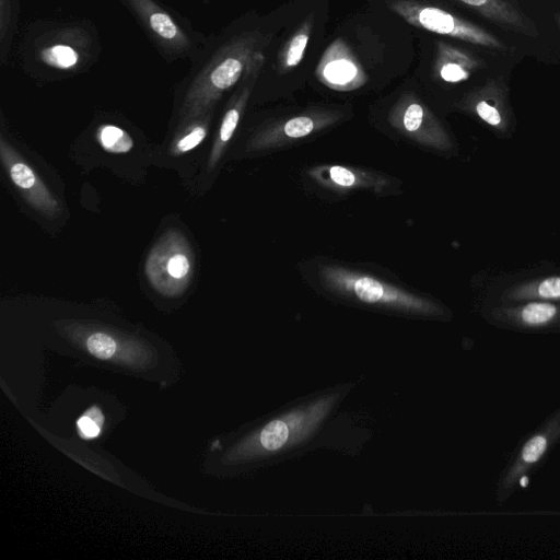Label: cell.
Segmentation results:
<instances>
[{"instance_id": "6da1fadb", "label": "cell", "mask_w": 560, "mask_h": 560, "mask_svg": "<svg viewBox=\"0 0 560 560\" xmlns=\"http://www.w3.org/2000/svg\"><path fill=\"white\" fill-rule=\"evenodd\" d=\"M273 35L258 27H232L209 35L190 61L176 92L178 126L213 110L223 94L235 86L254 57L264 52Z\"/></svg>"}, {"instance_id": "7a4b0ae2", "label": "cell", "mask_w": 560, "mask_h": 560, "mask_svg": "<svg viewBox=\"0 0 560 560\" xmlns=\"http://www.w3.org/2000/svg\"><path fill=\"white\" fill-rule=\"evenodd\" d=\"M102 43L89 19H39L30 22L19 42L20 66L34 80L55 81L89 72Z\"/></svg>"}, {"instance_id": "3957f363", "label": "cell", "mask_w": 560, "mask_h": 560, "mask_svg": "<svg viewBox=\"0 0 560 560\" xmlns=\"http://www.w3.org/2000/svg\"><path fill=\"white\" fill-rule=\"evenodd\" d=\"M388 8L415 27L453 38L513 67L529 49L501 30L467 20L440 7L416 0H390Z\"/></svg>"}, {"instance_id": "277c9868", "label": "cell", "mask_w": 560, "mask_h": 560, "mask_svg": "<svg viewBox=\"0 0 560 560\" xmlns=\"http://www.w3.org/2000/svg\"><path fill=\"white\" fill-rule=\"evenodd\" d=\"M132 15L151 45L165 62L191 61L209 35L161 0H118Z\"/></svg>"}, {"instance_id": "5b68a950", "label": "cell", "mask_w": 560, "mask_h": 560, "mask_svg": "<svg viewBox=\"0 0 560 560\" xmlns=\"http://www.w3.org/2000/svg\"><path fill=\"white\" fill-rule=\"evenodd\" d=\"M194 265V252L187 237L178 230L168 229L148 254L144 273L155 292L175 298L188 288Z\"/></svg>"}, {"instance_id": "8992f818", "label": "cell", "mask_w": 560, "mask_h": 560, "mask_svg": "<svg viewBox=\"0 0 560 560\" xmlns=\"http://www.w3.org/2000/svg\"><path fill=\"white\" fill-rule=\"evenodd\" d=\"M471 11L487 24L515 37L528 48L542 52L548 47L547 34L537 15L520 0H453Z\"/></svg>"}, {"instance_id": "52a82bcc", "label": "cell", "mask_w": 560, "mask_h": 560, "mask_svg": "<svg viewBox=\"0 0 560 560\" xmlns=\"http://www.w3.org/2000/svg\"><path fill=\"white\" fill-rule=\"evenodd\" d=\"M560 442V407L520 445L502 471L495 488L498 503L506 502L528 474L539 467Z\"/></svg>"}, {"instance_id": "ba28073f", "label": "cell", "mask_w": 560, "mask_h": 560, "mask_svg": "<svg viewBox=\"0 0 560 560\" xmlns=\"http://www.w3.org/2000/svg\"><path fill=\"white\" fill-rule=\"evenodd\" d=\"M486 320L499 328L522 332H560V302L527 300L491 303L486 306Z\"/></svg>"}, {"instance_id": "9c48e42d", "label": "cell", "mask_w": 560, "mask_h": 560, "mask_svg": "<svg viewBox=\"0 0 560 560\" xmlns=\"http://www.w3.org/2000/svg\"><path fill=\"white\" fill-rule=\"evenodd\" d=\"M509 75L493 77L467 92L463 106L489 127L497 137H511L515 129V116L509 96Z\"/></svg>"}, {"instance_id": "30bf717a", "label": "cell", "mask_w": 560, "mask_h": 560, "mask_svg": "<svg viewBox=\"0 0 560 560\" xmlns=\"http://www.w3.org/2000/svg\"><path fill=\"white\" fill-rule=\"evenodd\" d=\"M324 276L336 288L351 292L365 303H382L420 310V312L425 313L439 311L434 304L428 301L368 276L357 275L338 268H327Z\"/></svg>"}, {"instance_id": "8fae6325", "label": "cell", "mask_w": 560, "mask_h": 560, "mask_svg": "<svg viewBox=\"0 0 560 560\" xmlns=\"http://www.w3.org/2000/svg\"><path fill=\"white\" fill-rule=\"evenodd\" d=\"M0 156L10 180L31 207L48 218L57 217L61 211L59 201L3 136L0 138Z\"/></svg>"}, {"instance_id": "7c38bea8", "label": "cell", "mask_w": 560, "mask_h": 560, "mask_svg": "<svg viewBox=\"0 0 560 560\" xmlns=\"http://www.w3.org/2000/svg\"><path fill=\"white\" fill-rule=\"evenodd\" d=\"M315 73L323 84L339 91L358 89L368 79L361 63L341 38L334 40L325 50Z\"/></svg>"}, {"instance_id": "4fadbf2b", "label": "cell", "mask_w": 560, "mask_h": 560, "mask_svg": "<svg viewBox=\"0 0 560 560\" xmlns=\"http://www.w3.org/2000/svg\"><path fill=\"white\" fill-rule=\"evenodd\" d=\"M265 62L264 52L257 54L248 66L237 90L231 97L229 106L222 116L219 131L208 160V167L212 168L220 160L225 145L233 137L252 91L258 80Z\"/></svg>"}, {"instance_id": "5bb4252c", "label": "cell", "mask_w": 560, "mask_h": 560, "mask_svg": "<svg viewBox=\"0 0 560 560\" xmlns=\"http://www.w3.org/2000/svg\"><path fill=\"white\" fill-rule=\"evenodd\" d=\"M67 335L75 340L90 357L100 360H113L117 354L129 352L132 340L105 327L71 324L65 327Z\"/></svg>"}, {"instance_id": "9a60e30c", "label": "cell", "mask_w": 560, "mask_h": 560, "mask_svg": "<svg viewBox=\"0 0 560 560\" xmlns=\"http://www.w3.org/2000/svg\"><path fill=\"white\" fill-rule=\"evenodd\" d=\"M527 300L560 302V275L528 277L503 284L493 293L491 303Z\"/></svg>"}, {"instance_id": "2e32d148", "label": "cell", "mask_w": 560, "mask_h": 560, "mask_svg": "<svg viewBox=\"0 0 560 560\" xmlns=\"http://www.w3.org/2000/svg\"><path fill=\"white\" fill-rule=\"evenodd\" d=\"M314 25L313 15L307 16L294 34L282 46L278 55V72L287 73L302 61Z\"/></svg>"}, {"instance_id": "e0dca14e", "label": "cell", "mask_w": 560, "mask_h": 560, "mask_svg": "<svg viewBox=\"0 0 560 560\" xmlns=\"http://www.w3.org/2000/svg\"><path fill=\"white\" fill-rule=\"evenodd\" d=\"M213 110L178 126V132L170 147L172 155H183L197 148L207 137Z\"/></svg>"}, {"instance_id": "ac0fdd59", "label": "cell", "mask_w": 560, "mask_h": 560, "mask_svg": "<svg viewBox=\"0 0 560 560\" xmlns=\"http://www.w3.org/2000/svg\"><path fill=\"white\" fill-rule=\"evenodd\" d=\"M20 0H0V62L10 61L20 20Z\"/></svg>"}, {"instance_id": "d6986e66", "label": "cell", "mask_w": 560, "mask_h": 560, "mask_svg": "<svg viewBox=\"0 0 560 560\" xmlns=\"http://www.w3.org/2000/svg\"><path fill=\"white\" fill-rule=\"evenodd\" d=\"M95 140L106 152L113 154H125L133 148V139L124 128L103 122L95 129Z\"/></svg>"}, {"instance_id": "ffe728a7", "label": "cell", "mask_w": 560, "mask_h": 560, "mask_svg": "<svg viewBox=\"0 0 560 560\" xmlns=\"http://www.w3.org/2000/svg\"><path fill=\"white\" fill-rule=\"evenodd\" d=\"M398 110L402 126L409 132H416L428 120L427 108L415 96L406 95Z\"/></svg>"}, {"instance_id": "44dd1931", "label": "cell", "mask_w": 560, "mask_h": 560, "mask_svg": "<svg viewBox=\"0 0 560 560\" xmlns=\"http://www.w3.org/2000/svg\"><path fill=\"white\" fill-rule=\"evenodd\" d=\"M289 427L284 420L270 421L259 433V442L264 448L275 451L284 445L289 439Z\"/></svg>"}, {"instance_id": "7402d4cb", "label": "cell", "mask_w": 560, "mask_h": 560, "mask_svg": "<svg viewBox=\"0 0 560 560\" xmlns=\"http://www.w3.org/2000/svg\"><path fill=\"white\" fill-rule=\"evenodd\" d=\"M315 129V120L310 116H298L289 119L283 131L290 138H301L310 135Z\"/></svg>"}, {"instance_id": "603a6c76", "label": "cell", "mask_w": 560, "mask_h": 560, "mask_svg": "<svg viewBox=\"0 0 560 560\" xmlns=\"http://www.w3.org/2000/svg\"><path fill=\"white\" fill-rule=\"evenodd\" d=\"M102 419L98 410H91L84 413L78 421L80 434L85 439L97 436L103 422Z\"/></svg>"}, {"instance_id": "cb8c5ba5", "label": "cell", "mask_w": 560, "mask_h": 560, "mask_svg": "<svg viewBox=\"0 0 560 560\" xmlns=\"http://www.w3.org/2000/svg\"><path fill=\"white\" fill-rule=\"evenodd\" d=\"M547 15L548 23L542 27L547 34L548 44L551 47L556 46L560 54V8L549 5Z\"/></svg>"}, {"instance_id": "d4e9b609", "label": "cell", "mask_w": 560, "mask_h": 560, "mask_svg": "<svg viewBox=\"0 0 560 560\" xmlns=\"http://www.w3.org/2000/svg\"><path fill=\"white\" fill-rule=\"evenodd\" d=\"M332 182L340 186H352L355 183V176L348 168L341 166H332L329 170Z\"/></svg>"}]
</instances>
